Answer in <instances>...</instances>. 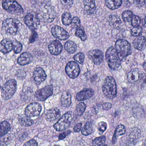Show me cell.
I'll return each instance as SVG.
<instances>
[{"instance_id":"ffe728a7","label":"cell","mask_w":146,"mask_h":146,"mask_svg":"<svg viewBox=\"0 0 146 146\" xmlns=\"http://www.w3.org/2000/svg\"><path fill=\"white\" fill-rule=\"evenodd\" d=\"M33 60L32 55L28 52H24L19 56L17 62L19 64L25 66L30 64Z\"/></svg>"},{"instance_id":"8992f818","label":"cell","mask_w":146,"mask_h":146,"mask_svg":"<svg viewBox=\"0 0 146 146\" xmlns=\"http://www.w3.org/2000/svg\"><path fill=\"white\" fill-rule=\"evenodd\" d=\"M74 115L72 112L66 113L59 120L54 124V128L58 131H62L69 127L73 119Z\"/></svg>"},{"instance_id":"f6af8a7d","label":"cell","mask_w":146,"mask_h":146,"mask_svg":"<svg viewBox=\"0 0 146 146\" xmlns=\"http://www.w3.org/2000/svg\"><path fill=\"white\" fill-rule=\"evenodd\" d=\"M38 37V35L37 33L35 32V31L33 30L32 34H31V36L29 40V42L30 43H31L35 42L37 40Z\"/></svg>"},{"instance_id":"ba28073f","label":"cell","mask_w":146,"mask_h":146,"mask_svg":"<svg viewBox=\"0 0 146 146\" xmlns=\"http://www.w3.org/2000/svg\"><path fill=\"white\" fill-rule=\"evenodd\" d=\"M2 7L4 10L12 14H19L23 12V9L15 0H3Z\"/></svg>"},{"instance_id":"f35d334b","label":"cell","mask_w":146,"mask_h":146,"mask_svg":"<svg viewBox=\"0 0 146 146\" xmlns=\"http://www.w3.org/2000/svg\"><path fill=\"white\" fill-rule=\"evenodd\" d=\"M13 48L14 53L18 54L21 52L23 50V46L21 43L17 41L13 42Z\"/></svg>"},{"instance_id":"e575fe53","label":"cell","mask_w":146,"mask_h":146,"mask_svg":"<svg viewBox=\"0 0 146 146\" xmlns=\"http://www.w3.org/2000/svg\"><path fill=\"white\" fill-rule=\"evenodd\" d=\"M133 16V13L131 11H125L122 13V19L125 22L128 23L131 21V18Z\"/></svg>"},{"instance_id":"d6a6232c","label":"cell","mask_w":146,"mask_h":146,"mask_svg":"<svg viewBox=\"0 0 146 146\" xmlns=\"http://www.w3.org/2000/svg\"><path fill=\"white\" fill-rule=\"evenodd\" d=\"M61 20L64 25L67 26L70 25L72 20L70 13L68 12H65L63 13L62 15Z\"/></svg>"},{"instance_id":"4fadbf2b","label":"cell","mask_w":146,"mask_h":146,"mask_svg":"<svg viewBox=\"0 0 146 146\" xmlns=\"http://www.w3.org/2000/svg\"><path fill=\"white\" fill-rule=\"evenodd\" d=\"M51 31L55 38L61 40H66L70 37L69 33L65 30L58 25L53 26Z\"/></svg>"},{"instance_id":"681fc988","label":"cell","mask_w":146,"mask_h":146,"mask_svg":"<svg viewBox=\"0 0 146 146\" xmlns=\"http://www.w3.org/2000/svg\"><path fill=\"white\" fill-rule=\"evenodd\" d=\"M70 131H65V132H63V133H61V134H60L59 135V138L60 140H62V139H64L70 133Z\"/></svg>"},{"instance_id":"83f0119b","label":"cell","mask_w":146,"mask_h":146,"mask_svg":"<svg viewBox=\"0 0 146 146\" xmlns=\"http://www.w3.org/2000/svg\"><path fill=\"white\" fill-rule=\"evenodd\" d=\"M11 129V124L8 121H4L0 123V137L7 134Z\"/></svg>"},{"instance_id":"277c9868","label":"cell","mask_w":146,"mask_h":146,"mask_svg":"<svg viewBox=\"0 0 146 146\" xmlns=\"http://www.w3.org/2000/svg\"><path fill=\"white\" fill-rule=\"evenodd\" d=\"M17 88V83L14 79H11L5 83L1 90V96L5 100L11 99L14 95Z\"/></svg>"},{"instance_id":"bcb514c9","label":"cell","mask_w":146,"mask_h":146,"mask_svg":"<svg viewBox=\"0 0 146 146\" xmlns=\"http://www.w3.org/2000/svg\"><path fill=\"white\" fill-rule=\"evenodd\" d=\"M134 4L137 7H141L145 4V0H134Z\"/></svg>"},{"instance_id":"7a4b0ae2","label":"cell","mask_w":146,"mask_h":146,"mask_svg":"<svg viewBox=\"0 0 146 146\" xmlns=\"http://www.w3.org/2000/svg\"><path fill=\"white\" fill-rule=\"evenodd\" d=\"M115 49L121 61H123L131 54V46L127 40L123 39L117 40L115 44Z\"/></svg>"},{"instance_id":"4dcf8cb0","label":"cell","mask_w":146,"mask_h":146,"mask_svg":"<svg viewBox=\"0 0 146 146\" xmlns=\"http://www.w3.org/2000/svg\"><path fill=\"white\" fill-rule=\"evenodd\" d=\"M76 36L79 37L82 41H84L87 40V36L85 33V31L83 27L80 25L76 28Z\"/></svg>"},{"instance_id":"484cf974","label":"cell","mask_w":146,"mask_h":146,"mask_svg":"<svg viewBox=\"0 0 146 146\" xmlns=\"http://www.w3.org/2000/svg\"><path fill=\"white\" fill-rule=\"evenodd\" d=\"M122 3V0H105L106 6L111 10H116L119 8Z\"/></svg>"},{"instance_id":"9c48e42d","label":"cell","mask_w":146,"mask_h":146,"mask_svg":"<svg viewBox=\"0 0 146 146\" xmlns=\"http://www.w3.org/2000/svg\"><path fill=\"white\" fill-rule=\"evenodd\" d=\"M25 24L32 30L37 29L40 25V20L37 15L30 13H28L24 19Z\"/></svg>"},{"instance_id":"7dc6e473","label":"cell","mask_w":146,"mask_h":146,"mask_svg":"<svg viewBox=\"0 0 146 146\" xmlns=\"http://www.w3.org/2000/svg\"><path fill=\"white\" fill-rule=\"evenodd\" d=\"M24 145V146H37V145H38V143H37V142L36 141V140H31L27 142Z\"/></svg>"},{"instance_id":"7402d4cb","label":"cell","mask_w":146,"mask_h":146,"mask_svg":"<svg viewBox=\"0 0 146 146\" xmlns=\"http://www.w3.org/2000/svg\"><path fill=\"white\" fill-rule=\"evenodd\" d=\"M60 116V111L58 108H52L48 111L46 113V117L47 120L52 121L58 118Z\"/></svg>"},{"instance_id":"8fae6325","label":"cell","mask_w":146,"mask_h":146,"mask_svg":"<svg viewBox=\"0 0 146 146\" xmlns=\"http://www.w3.org/2000/svg\"><path fill=\"white\" fill-rule=\"evenodd\" d=\"M42 110V106L38 102H33L27 106L25 108V114L29 117H37L40 115Z\"/></svg>"},{"instance_id":"60d3db41","label":"cell","mask_w":146,"mask_h":146,"mask_svg":"<svg viewBox=\"0 0 146 146\" xmlns=\"http://www.w3.org/2000/svg\"><path fill=\"white\" fill-rule=\"evenodd\" d=\"M141 23V18L140 17L135 15H133L131 19V25L133 27H137Z\"/></svg>"},{"instance_id":"9a60e30c","label":"cell","mask_w":146,"mask_h":146,"mask_svg":"<svg viewBox=\"0 0 146 146\" xmlns=\"http://www.w3.org/2000/svg\"><path fill=\"white\" fill-rule=\"evenodd\" d=\"M48 49L51 54L58 55L60 54L63 50V46L61 42L58 40L52 42L48 45Z\"/></svg>"},{"instance_id":"603a6c76","label":"cell","mask_w":146,"mask_h":146,"mask_svg":"<svg viewBox=\"0 0 146 146\" xmlns=\"http://www.w3.org/2000/svg\"><path fill=\"white\" fill-rule=\"evenodd\" d=\"M61 103L62 106L68 108L71 104V94L70 92L66 91L62 94L61 97Z\"/></svg>"},{"instance_id":"3957f363","label":"cell","mask_w":146,"mask_h":146,"mask_svg":"<svg viewBox=\"0 0 146 146\" xmlns=\"http://www.w3.org/2000/svg\"><path fill=\"white\" fill-rule=\"evenodd\" d=\"M106 58L108 66L111 70H117L121 64V61L119 58L116 49L113 47H110L107 50Z\"/></svg>"},{"instance_id":"816d5d0a","label":"cell","mask_w":146,"mask_h":146,"mask_svg":"<svg viewBox=\"0 0 146 146\" xmlns=\"http://www.w3.org/2000/svg\"><path fill=\"white\" fill-rule=\"evenodd\" d=\"M0 88H1V85H0Z\"/></svg>"},{"instance_id":"5b68a950","label":"cell","mask_w":146,"mask_h":146,"mask_svg":"<svg viewBox=\"0 0 146 146\" xmlns=\"http://www.w3.org/2000/svg\"><path fill=\"white\" fill-rule=\"evenodd\" d=\"M40 17L43 22L47 23L52 22L56 17V12L50 5L46 4L40 8Z\"/></svg>"},{"instance_id":"5bb4252c","label":"cell","mask_w":146,"mask_h":146,"mask_svg":"<svg viewBox=\"0 0 146 146\" xmlns=\"http://www.w3.org/2000/svg\"><path fill=\"white\" fill-rule=\"evenodd\" d=\"M89 58L96 65H99L103 62L104 54L99 49L90 50L88 53Z\"/></svg>"},{"instance_id":"d590c367","label":"cell","mask_w":146,"mask_h":146,"mask_svg":"<svg viewBox=\"0 0 146 146\" xmlns=\"http://www.w3.org/2000/svg\"><path fill=\"white\" fill-rule=\"evenodd\" d=\"M86 106L83 102H81L76 107V113L77 115L80 116L82 115L86 109Z\"/></svg>"},{"instance_id":"cb8c5ba5","label":"cell","mask_w":146,"mask_h":146,"mask_svg":"<svg viewBox=\"0 0 146 146\" xmlns=\"http://www.w3.org/2000/svg\"><path fill=\"white\" fill-rule=\"evenodd\" d=\"M146 43V39L144 36L137 37L133 41V45L135 49L142 50L144 48Z\"/></svg>"},{"instance_id":"b9f144b4","label":"cell","mask_w":146,"mask_h":146,"mask_svg":"<svg viewBox=\"0 0 146 146\" xmlns=\"http://www.w3.org/2000/svg\"><path fill=\"white\" fill-rule=\"evenodd\" d=\"M60 1L63 6L66 9L71 8L73 5V0H60Z\"/></svg>"},{"instance_id":"1f68e13d","label":"cell","mask_w":146,"mask_h":146,"mask_svg":"<svg viewBox=\"0 0 146 146\" xmlns=\"http://www.w3.org/2000/svg\"><path fill=\"white\" fill-rule=\"evenodd\" d=\"M112 36L115 39H122L124 37V31L119 28H114L111 31Z\"/></svg>"},{"instance_id":"e0dca14e","label":"cell","mask_w":146,"mask_h":146,"mask_svg":"<svg viewBox=\"0 0 146 146\" xmlns=\"http://www.w3.org/2000/svg\"><path fill=\"white\" fill-rule=\"evenodd\" d=\"M47 76L46 72L41 67H37L36 68L33 73V77L34 80L36 82L40 83L45 81L46 78Z\"/></svg>"},{"instance_id":"ab89813d","label":"cell","mask_w":146,"mask_h":146,"mask_svg":"<svg viewBox=\"0 0 146 146\" xmlns=\"http://www.w3.org/2000/svg\"><path fill=\"white\" fill-rule=\"evenodd\" d=\"M84 54L83 53L80 52L76 54L73 57V58L77 62L82 64L84 61Z\"/></svg>"},{"instance_id":"7bdbcfd3","label":"cell","mask_w":146,"mask_h":146,"mask_svg":"<svg viewBox=\"0 0 146 146\" xmlns=\"http://www.w3.org/2000/svg\"><path fill=\"white\" fill-rule=\"evenodd\" d=\"M107 128V124L106 122H100L98 124V129L101 133H103Z\"/></svg>"},{"instance_id":"52a82bcc","label":"cell","mask_w":146,"mask_h":146,"mask_svg":"<svg viewBox=\"0 0 146 146\" xmlns=\"http://www.w3.org/2000/svg\"><path fill=\"white\" fill-rule=\"evenodd\" d=\"M2 27L7 35H15L19 29L18 21L15 19H7L3 22Z\"/></svg>"},{"instance_id":"30bf717a","label":"cell","mask_w":146,"mask_h":146,"mask_svg":"<svg viewBox=\"0 0 146 146\" xmlns=\"http://www.w3.org/2000/svg\"><path fill=\"white\" fill-rule=\"evenodd\" d=\"M53 94V88L51 85H47L38 90L35 94L36 99L39 101H44Z\"/></svg>"},{"instance_id":"c3c4849f","label":"cell","mask_w":146,"mask_h":146,"mask_svg":"<svg viewBox=\"0 0 146 146\" xmlns=\"http://www.w3.org/2000/svg\"><path fill=\"white\" fill-rule=\"evenodd\" d=\"M102 108L103 110H110L112 107V105L110 103L108 102H105L102 105Z\"/></svg>"},{"instance_id":"4316f807","label":"cell","mask_w":146,"mask_h":146,"mask_svg":"<svg viewBox=\"0 0 146 146\" xmlns=\"http://www.w3.org/2000/svg\"><path fill=\"white\" fill-rule=\"evenodd\" d=\"M108 22L111 27L113 28H119L121 23L119 17L117 15H110L108 17Z\"/></svg>"},{"instance_id":"74e56055","label":"cell","mask_w":146,"mask_h":146,"mask_svg":"<svg viewBox=\"0 0 146 146\" xmlns=\"http://www.w3.org/2000/svg\"><path fill=\"white\" fill-rule=\"evenodd\" d=\"M131 33L133 36H135V37L139 36L142 34V29L141 27H139V26H137V27H134V28L131 30Z\"/></svg>"},{"instance_id":"f907efd6","label":"cell","mask_w":146,"mask_h":146,"mask_svg":"<svg viewBox=\"0 0 146 146\" xmlns=\"http://www.w3.org/2000/svg\"><path fill=\"white\" fill-rule=\"evenodd\" d=\"M82 127V123H78L76 125L74 128V131L75 132H78L81 131Z\"/></svg>"},{"instance_id":"f546056e","label":"cell","mask_w":146,"mask_h":146,"mask_svg":"<svg viewBox=\"0 0 146 146\" xmlns=\"http://www.w3.org/2000/svg\"><path fill=\"white\" fill-rule=\"evenodd\" d=\"M64 48L69 53L73 54L76 51L77 47L74 42L68 40L65 44Z\"/></svg>"},{"instance_id":"ac0fdd59","label":"cell","mask_w":146,"mask_h":146,"mask_svg":"<svg viewBox=\"0 0 146 146\" xmlns=\"http://www.w3.org/2000/svg\"><path fill=\"white\" fill-rule=\"evenodd\" d=\"M83 5L84 10L88 15L94 14L96 10L95 0H84Z\"/></svg>"},{"instance_id":"6da1fadb","label":"cell","mask_w":146,"mask_h":146,"mask_svg":"<svg viewBox=\"0 0 146 146\" xmlns=\"http://www.w3.org/2000/svg\"><path fill=\"white\" fill-rule=\"evenodd\" d=\"M102 92L106 98L112 100L117 95V85L115 79L113 77L108 76L104 81L102 86Z\"/></svg>"},{"instance_id":"836d02e7","label":"cell","mask_w":146,"mask_h":146,"mask_svg":"<svg viewBox=\"0 0 146 146\" xmlns=\"http://www.w3.org/2000/svg\"><path fill=\"white\" fill-rule=\"evenodd\" d=\"M106 137L105 136H101L95 138L93 141V146H102L106 142Z\"/></svg>"},{"instance_id":"f1b7e54d","label":"cell","mask_w":146,"mask_h":146,"mask_svg":"<svg viewBox=\"0 0 146 146\" xmlns=\"http://www.w3.org/2000/svg\"><path fill=\"white\" fill-rule=\"evenodd\" d=\"M94 131V126L91 122H88L84 125L82 129V133L84 136H88L93 133Z\"/></svg>"},{"instance_id":"ee69618b","label":"cell","mask_w":146,"mask_h":146,"mask_svg":"<svg viewBox=\"0 0 146 146\" xmlns=\"http://www.w3.org/2000/svg\"><path fill=\"white\" fill-rule=\"evenodd\" d=\"M72 25V27L75 28H77L78 26H80L81 24V21L79 18L78 17H73L71 23Z\"/></svg>"},{"instance_id":"44dd1931","label":"cell","mask_w":146,"mask_h":146,"mask_svg":"<svg viewBox=\"0 0 146 146\" xmlns=\"http://www.w3.org/2000/svg\"><path fill=\"white\" fill-rule=\"evenodd\" d=\"M140 77V71L137 69L131 70L127 75V81L131 83H134L139 80Z\"/></svg>"},{"instance_id":"d4e9b609","label":"cell","mask_w":146,"mask_h":146,"mask_svg":"<svg viewBox=\"0 0 146 146\" xmlns=\"http://www.w3.org/2000/svg\"><path fill=\"white\" fill-rule=\"evenodd\" d=\"M125 128L123 125H119L117 126L115 129L114 135L112 139V142L113 144L117 141V138L119 136L123 135L125 132Z\"/></svg>"},{"instance_id":"7c38bea8","label":"cell","mask_w":146,"mask_h":146,"mask_svg":"<svg viewBox=\"0 0 146 146\" xmlns=\"http://www.w3.org/2000/svg\"><path fill=\"white\" fill-rule=\"evenodd\" d=\"M67 76L71 78L77 77L80 73V69L77 63L74 61L69 62L65 68Z\"/></svg>"},{"instance_id":"d6986e66","label":"cell","mask_w":146,"mask_h":146,"mask_svg":"<svg viewBox=\"0 0 146 146\" xmlns=\"http://www.w3.org/2000/svg\"><path fill=\"white\" fill-rule=\"evenodd\" d=\"M13 43L10 40L5 39L0 42V52L4 54L8 53L13 49Z\"/></svg>"},{"instance_id":"2e32d148","label":"cell","mask_w":146,"mask_h":146,"mask_svg":"<svg viewBox=\"0 0 146 146\" xmlns=\"http://www.w3.org/2000/svg\"><path fill=\"white\" fill-rule=\"evenodd\" d=\"M94 94V91L91 88H85L77 94V100L78 101L85 100L92 97Z\"/></svg>"},{"instance_id":"8d00e7d4","label":"cell","mask_w":146,"mask_h":146,"mask_svg":"<svg viewBox=\"0 0 146 146\" xmlns=\"http://www.w3.org/2000/svg\"><path fill=\"white\" fill-rule=\"evenodd\" d=\"M20 123L23 126L28 127L32 125L33 123V120L31 119L29 117H24L21 119Z\"/></svg>"}]
</instances>
